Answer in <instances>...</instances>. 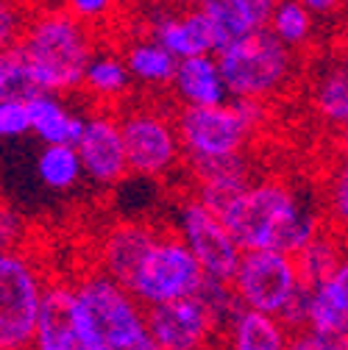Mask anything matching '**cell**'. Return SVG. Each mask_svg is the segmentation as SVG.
Returning <instances> with one entry per match:
<instances>
[{
	"label": "cell",
	"mask_w": 348,
	"mask_h": 350,
	"mask_svg": "<svg viewBox=\"0 0 348 350\" xmlns=\"http://www.w3.org/2000/svg\"><path fill=\"white\" fill-rule=\"evenodd\" d=\"M201 12L209 20L212 39H214V51H221L223 45H229V42H234L237 36H243V33L251 31L243 23V17L234 12V6L229 3V0H206V3H201Z\"/></svg>",
	"instance_id": "83f0119b"
},
{
	"label": "cell",
	"mask_w": 348,
	"mask_h": 350,
	"mask_svg": "<svg viewBox=\"0 0 348 350\" xmlns=\"http://www.w3.org/2000/svg\"><path fill=\"white\" fill-rule=\"evenodd\" d=\"M214 62L229 98L271 100L293 78L295 51L282 45L268 28H253L214 51Z\"/></svg>",
	"instance_id": "277c9868"
},
{
	"label": "cell",
	"mask_w": 348,
	"mask_h": 350,
	"mask_svg": "<svg viewBox=\"0 0 348 350\" xmlns=\"http://www.w3.org/2000/svg\"><path fill=\"white\" fill-rule=\"evenodd\" d=\"M223 331L229 350H287L290 336V328L279 317L251 312L243 306L232 314Z\"/></svg>",
	"instance_id": "ffe728a7"
},
{
	"label": "cell",
	"mask_w": 348,
	"mask_h": 350,
	"mask_svg": "<svg viewBox=\"0 0 348 350\" xmlns=\"http://www.w3.org/2000/svg\"><path fill=\"white\" fill-rule=\"evenodd\" d=\"M132 83L134 81L128 75V67H125L120 53H112V51L95 53L92 51L90 62L84 67L81 90L101 103H117L132 92Z\"/></svg>",
	"instance_id": "44dd1931"
},
{
	"label": "cell",
	"mask_w": 348,
	"mask_h": 350,
	"mask_svg": "<svg viewBox=\"0 0 348 350\" xmlns=\"http://www.w3.org/2000/svg\"><path fill=\"white\" fill-rule=\"evenodd\" d=\"M265 28L290 51H301L303 45H310L315 33V17L298 0H276Z\"/></svg>",
	"instance_id": "484cf974"
},
{
	"label": "cell",
	"mask_w": 348,
	"mask_h": 350,
	"mask_svg": "<svg viewBox=\"0 0 348 350\" xmlns=\"http://www.w3.org/2000/svg\"><path fill=\"white\" fill-rule=\"evenodd\" d=\"M173 95L182 106H221L229 103L226 83L217 70L214 53H201V56H187L176 62L170 86Z\"/></svg>",
	"instance_id": "e0dca14e"
},
{
	"label": "cell",
	"mask_w": 348,
	"mask_h": 350,
	"mask_svg": "<svg viewBox=\"0 0 348 350\" xmlns=\"http://www.w3.org/2000/svg\"><path fill=\"white\" fill-rule=\"evenodd\" d=\"M0 350H28V347H0Z\"/></svg>",
	"instance_id": "74e56055"
},
{
	"label": "cell",
	"mask_w": 348,
	"mask_h": 350,
	"mask_svg": "<svg viewBox=\"0 0 348 350\" xmlns=\"http://www.w3.org/2000/svg\"><path fill=\"white\" fill-rule=\"evenodd\" d=\"M45 286L34 256L23 247H0V347H28Z\"/></svg>",
	"instance_id": "8992f818"
},
{
	"label": "cell",
	"mask_w": 348,
	"mask_h": 350,
	"mask_svg": "<svg viewBox=\"0 0 348 350\" xmlns=\"http://www.w3.org/2000/svg\"><path fill=\"white\" fill-rule=\"evenodd\" d=\"M182 145V156L190 159H221L243 153L251 142V131L232 109V103L221 106H182L173 117Z\"/></svg>",
	"instance_id": "9c48e42d"
},
{
	"label": "cell",
	"mask_w": 348,
	"mask_h": 350,
	"mask_svg": "<svg viewBox=\"0 0 348 350\" xmlns=\"http://www.w3.org/2000/svg\"><path fill=\"white\" fill-rule=\"evenodd\" d=\"M159 228L151 223H117L112 226L101 245H98V270H103L109 278H114L120 286L128 281L132 270L137 267V261L145 256L151 242L156 239Z\"/></svg>",
	"instance_id": "2e32d148"
},
{
	"label": "cell",
	"mask_w": 348,
	"mask_h": 350,
	"mask_svg": "<svg viewBox=\"0 0 348 350\" xmlns=\"http://www.w3.org/2000/svg\"><path fill=\"white\" fill-rule=\"evenodd\" d=\"M176 234L195 256L203 278L212 281H229L243 247L234 242L232 231L217 214H212L198 198H190L179 208Z\"/></svg>",
	"instance_id": "30bf717a"
},
{
	"label": "cell",
	"mask_w": 348,
	"mask_h": 350,
	"mask_svg": "<svg viewBox=\"0 0 348 350\" xmlns=\"http://www.w3.org/2000/svg\"><path fill=\"white\" fill-rule=\"evenodd\" d=\"M23 25H25L23 12L12 3V0H0V51H6L12 42H17Z\"/></svg>",
	"instance_id": "d6a6232c"
},
{
	"label": "cell",
	"mask_w": 348,
	"mask_h": 350,
	"mask_svg": "<svg viewBox=\"0 0 348 350\" xmlns=\"http://www.w3.org/2000/svg\"><path fill=\"white\" fill-rule=\"evenodd\" d=\"M315 111L321 114V120L332 128H345L348 122V72L343 59L332 62L315 81Z\"/></svg>",
	"instance_id": "cb8c5ba5"
},
{
	"label": "cell",
	"mask_w": 348,
	"mask_h": 350,
	"mask_svg": "<svg viewBox=\"0 0 348 350\" xmlns=\"http://www.w3.org/2000/svg\"><path fill=\"white\" fill-rule=\"evenodd\" d=\"M28 109V134H34L42 145H75L84 128V117L73 111L62 95L39 92L25 100Z\"/></svg>",
	"instance_id": "d6986e66"
},
{
	"label": "cell",
	"mask_w": 348,
	"mask_h": 350,
	"mask_svg": "<svg viewBox=\"0 0 348 350\" xmlns=\"http://www.w3.org/2000/svg\"><path fill=\"white\" fill-rule=\"evenodd\" d=\"M28 134V109L23 100H0V139H20Z\"/></svg>",
	"instance_id": "f546056e"
},
{
	"label": "cell",
	"mask_w": 348,
	"mask_h": 350,
	"mask_svg": "<svg viewBox=\"0 0 348 350\" xmlns=\"http://www.w3.org/2000/svg\"><path fill=\"white\" fill-rule=\"evenodd\" d=\"M36 178L53 192H70L84 178L75 145H42L36 156Z\"/></svg>",
	"instance_id": "d4e9b609"
},
{
	"label": "cell",
	"mask_w": 348,
	"mask_h": 350,
	"mask_svg": "<svg viewBox=\"0 0 348 350\" xmlns=\"http://www.w3.org/2000/svg\"><path fill=\"white\" fill-rule=\"evenodd\" d=\"M287 350H348V342H345V336H337V334L295 328L287 336Z\"/></svg>",
	"instance_id": "f1b7e54d"
},
{
	"label": "cell",
	"mask_w": 348,
	"mask_h": 350,
	"mask_svg": "<svg viewBox=\"0 0 348 350\" xmlns=\"http://www.w3.org/2000/svg\"><path fill=\"white\" fill-rule=\"evenodd\" d=\"M329 208L340 226L348 220V172H345V167L337 172V184L329 192Z\"/></svg>",
	"instance_id": "e575fe53"
},
{
	"label": "cell",
	"mask_w": 348,
	"mask_h": 350,
	"mask_svg": "<svg viewBox=\"0 0 348 350\" xmlns=\"http://www.w3.org/2000/svg\"><path fill=\"white\" fill-rule=\"evenodd\" d=\"M229 3L243 17V23L253 31V28L268 25V17H271V9H273L276 0H229Z\"/></svg>",
	"instance_id": "836d02e7"
},
{
	"label": "cell",
	"mask_w": 348,
	"mask_h": 350,
	"mask_svg": "<svg viewBox=\"0 0 348 350\" xmlns=\"http://www.w3.org/2000/svg\"><path fill=\"white\" fill-rule=\"evenodd\" d=\"M221 220L243 250L295 253L323 231L312 200L276 178L251 181L223 208Z\"/></svg>",
	"instance_id": "6da1fadb"
},
{
	"label": "cell",
	"mask_w": 348,
	"mask_h": 350,
	"mask_svg": "<svg viewBox=\"0 0 348 350\" xmlns=\"http://www.w3.org/2000/svg\"><path fill=\"white\" fill-rule=\"evenodd\" d=\"M17 45L36 75L39 90L51 95L78 92L84 67L95 51L90 25L67 12H45L25 20Z\"/></svg>",
	"instance_id": "3957f363"
},
{
	"label": "cell",
	"mask_w": 348,
	"mask_h": 350,
	"mask_svg": "<svg viewBox=\"0 0 348 350\" xmlns=\"http://www.w3.org/2000/svg\"><path fill=\"white\" fill-rule=\"evenodd\" d=\"M73 292L86 350H159L148 331L145 306L103 270H84L73 281Z\"/></svg>",
	"instance_id": "7a4b0ae2"
},
{
	"label": "cell",
	"mask_w": 348,
	"mask_h": 350,
	"mask_svg": "<svg viewBox=\"0 0 348 350\" xmlns=\"http://www.w3.org/2000/svg\"><path fill=\"white\" fill-rule=\"evenodd\" d=\"M120 134L128 172L142 178H162L179 167L182 145L173 117L156 106H134L120 114Z\"/></svg>",
	"instance_id": "ba28073f"
},
{
	"label": "cell",
	"mask_w": 348,
	"mask_h": 350,
	"mask_svg": "<svg viewBox=\"0 0 348 350\" xmlns=\"http://www.w3.org/2000/svg\"><path fill=\"white\" fill-rule=\"evenodd\" d=\"M303 9H310L312 17H332L343 12V0H298Z\"/></svg>",
	"instance_id": "d590c367"
},
{
	"label": "cell",
	"mask_w": 348,
	"mask_h": 350,
	"mask_svg": "<svg viewBox=\"0 0 348 350\" xmlns=\"http://www.w3.org/2000/svg\"><path fill=\"white\" fill-rule=\"evenodd\" d=\"M293 258H295V270H298V278L303 286H312V284L323 281L345 261L340 239L326 234V231H318L301 250L293 253Z\"/></svg>",
	"instance_id": "603a6c76"
},
{
	"label": "cell",
	"mask_w": 348,
	"mask_h": 350,
	"mask_svg": "<svg viewBox=\"0 0 348 350\" xmlns=\"http://www.w3.org/2000/svg\"><path fill=\"white\" fill-rule=\"evenodd\" d=\"M229 286L243 309L279 317L293 295L301 289V278L293 253L243 250Z\"/></svg>",
	"instance_id": "52a82bcc"
},
{
	"label": "cell",
	"mask_w": 348,
	"mask_h": 350,
	"mask_svg": "<svg viewBox=\"0 0 348 350\" xmlns=\"http://www.w3.org/2000/svg\"><path fill=\"white\" fill-rule=\"evenodd\" d=\"M176 6H201V3H206V0H173Z\"/></svg>",
	"instance_id": "8d00e7d4"
},
{
	"label": "cell",
	"mask_w": 348,
	"mask_h": 350,
	"mask_svg": "<svg viewBox=\"0 0 348 350\" xmlns=\"http://www.w3.org/2000/svg\"><path fill=\"white\" fill-rule=\"evenodd\" d=\"M151 39L176 59L214 53V39L201 6H170L151 12Z\"/></svg>",
	"instance_id": "5bb4252c"
},
{
	"label": "cell",
	"mask_w": 348,
	"mask_h": 350,
	"mask_svg": "<svg viewBox=\"0 0 348 350\" xmlns=\"http://www.w3.org/2000/svg\"><path fill=\"white\" fill-rule=\"evenodd\" d=\"M75 153L84 170V178H90L98 187H117L128 175L120 117L112 111H95L84 117L81 137L75 139Z\"/></svg>",
	"instance_id": "7c38bea8"
},
{
	"label": "cell",
	"mask_w": 348,
	"mask_h": 350,
	"mask_svg": "<svg viewBox=\"0 0 348 350\" xmlns=\"http://www.w3.org/2000/svg\"><path fill=\"white\" fill-rule=\"evenodd\" d=\"M201 284H203V273L190 247L182 242V237L176 231L159 228L156 239L137 261V267L132 270L123 286L134 295L137 303H142L148 309V306L195 295Z\"/></svg>",
	"instance_id": "5b68a950"
},
{
	"label": "cell",
	"mask_w": 348,
	"mask_h": 350,
	"mask_svg": "<svg viewBox=\"0 0 348 350\" xmlns=\"http://www.w3.org/2000/svg\"><path fill=\"white\" fill-rule=\"evenodd\" d=\"M303 328L321 334H348V267L345 261L323 281L307 286V312Z\"/></svg>",
	"instance_id": "ac0fdd59"
},
{
	"label": "cell",
	"mask_w": 348,
	"mask_h": 350,
	"mask_svg": "<svg viewBox=\"0 0 348 350\" xmlns=\"http://www.w3.org/2000/svg\"><path fill=\"white\" fill-rule=\"evenodd\" d=\"M64 3H67V14H73L84 25H92L114 12L117 0H64Z\"/></svg>",
	"instance_id": "1f68e13d"
},
{
	"label": "cell",
	"mask_w": 348,
	"mask_h": 350,
	"mask_svg": "<svg viewBox=\"0 0 348 350\" xmlns=\"http://www.w3.org/2000/svg\"><path fill=\"white\" fill-rule=\"evenodd\" d=\"M123 62L128 67L132 81H140L148 90H167L173 70H176V56L167 53L156 39H137L125 48Z\"/></svg>",
	"instance_id": "7402d4cb"
},
{
	"label": "cell",
	"mask_w": 348,
	"mask_h": 350,
	"mask_svg": "<svg viewBox=\"0 0 348 350\" xmlns=\"http://www.w3.org/2000/svg\"><path fill=\"white\" fill-rule=\"evenodd\" d=\"M39 83L36 75L23 53V48L17 42L6 51H0V100H31L34 95H39Z\"/></svg>",
	"instance_id": "4316f807"
},
{
	"label": "cell",
	"mask_w": 348,
	"mask_h": 350,
	"mask_svg": "<svg viewBox=\"0 0 348 350\" xmlns=\"http://www.w3.org/2000/svg\"><path fill=\"white\" fill-rule=\"evenodd\" d=\"M187 164L195 178V198L217 217L253 181L251 161L245 159V153L221 159H190Z\"/></svg>",
	"instance_id": "9a60e30c"
},
{
	"label": "cell",
	"mask_w": 348,
	"mask_h": 350,
	"mask_svg": "<svg viewBox=\"0 0 348 350\" xmlns=\"http://www.w3.org/2000/svg\"><path fill=\"white\" fill-rule=\"evenodd\" d=\"M25 242V220L23 214L0 200V247H20Z\"/></svg>",
	"instance_id": "4dcf8cb0"
},
{
	"label": "cell",
	"mask_w": 348,
	"mask_h": 350,
	"mask_svg": "<svg viewBox=\"0 0 348 350\" xmlns=\"http://www.w3.org/2000/svg\"><path fill=\"white\" fill-rule=\"evenodd\" d=\"M148 331L159 350H206L221 331L206 300L195 292L145 309Z\"/></svg>",
	"instance_id": "8fae6325"
},
{
	"label": "cell",
	"mask_w": 348,
	"mask_h": 350,
	"mask_svg": "<svg viewBox=\"0 0 348 350\" xmlns=\"http://www.w3.org/2000/svg\"><path fill=\"white\" fill-rule=\"evenodd\" d=\"M28 350H86L75 314L73 284H48Z\"/></svg>",
	"instance_id": "4fadbf2b"
}]
</instances>
